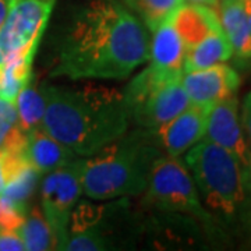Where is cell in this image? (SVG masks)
I'll use <instances>...</instances> for the list:
<instances>
[{"label":"cell","instance_id":"obj_28","mask_svg":"<svg viewBox=\"0 0 251 251\" xmlns=\"http://www.w3.org/2000/svg\"><path fill=\"white\" fill-rule=\"evenodd\" d=\"M250 25H251V16H250Z\"/></svg>","mask_w":251,"mask_h":251},{"label":"cell","instance_id":"obj_21","mask_svg":"<svg viewBox=\"0 0 251 251\" xmlns=\"http://www.w3.org/2000/svg\"><path fill=\"white\" fill-rule=\"evenodd\" d=\"M126 3L138 13L143 23L153 31L184 3V0H126Z\"/></svg>","mask_w":251,"mask_h":251},{"label":"cell","instance_id":"obj_20","mask_svg":"<svg viewBox=\"0 0 251 251\" xmlns=\"http://www.w3.org/2000/svg\"><path fill=\"white\" fill-rule=\"evenodd\" d=\"M17 109L18 126L27 134L31 130L39 128L42 126V119L45 115L46 97L44 87H36L28 84L18 94L14 102Z\"/></svg>","mask_w":251,"mask_h":251},{"label":"cell","instance_id":"obj_24","mask_svg":"<svg viewBox=\"0 0 251 251\" xmlns=\"http://www.w3.org/2000/svg\"><path fill=\"white\" fill-rule=\"evenodd\" d=\"M242 126L251 140V91L244 97L242 103Z\"/></svg>","mask_w":251,"mask_h":251},{"label":"cell","instance_id":"obj_14","mask_svg":"<svg viewBox=\"0 0 251 251\" xmlns=\"http://www.w3.org/2000/svg\"><path fill=\"white\" fill-rule=\"evenodd\" d=\"M25 156L28 163L41 175H46L77 159V155L69 147L46 133L42 127L27 133Z\"/></svg>","mask_w":251,"mask_h":251},{"label":"cell","instance_id":"obj_18","mask_svg":"<svg viewBox=\"0 0 251 251\" xmlns=\"http://www.w3.org/2000/svg\"><path fill=\"white\" fill-rule=\"evenodd\" d=\"M17 232L24 242L25 250H56L53 232L39 206H32L28 209Z\"/></svg>","mask_w":251,"mask_h":251},{"label":"cell","instance_id":"obj_29","mask_svg":"<svg viewBox=\"0 0 251 251\" xmlns=\"http://www.w3.org/2000/svg\"><path fill=\"white\" fill-rule=\"evenodd\" d=\"M50 1H56V0H50Z\"/></svg>","mask_w":251,"mask_h":251},{"label":"cell","instance_id":"obj_7","mask_svg":"<svg viewBox=\"0 0 251 251\" xmlns=\"http://www.w3.org/2000/svg\"><path fill=\"white\" fill-rule=\"evenodd\" d=\"M53 6L50 0H10L0 25V70L20 54L36 52Z\"/></svg>","mask_w":251,"mask_h":251},{"label":"cell","instance_id":"obj_11","mask_svg":"<svg viewBox=\"0 0 251 251\" xmlns=\"http://www.w3.org/2000/svg\"><path fill=\"white\" fill-rule=\"evenodd\" d=\"M204 138L233 153L242 163L243 169L246 168L250 147L244 137V128L239 117V100L236 97L211 106Z\"/></svg>","mask_w":251,"mask_h":251},{"label":"cell","instance_id":"obj_9","mask_svg":"<svg viewBox=\"0 0 251 251\" xmlns=\"http://www.w3.org/2000/svg\"><path fill=\"white\" fill-rule=\"evenodd\" d=\"M181 84L191 103L214 106L215 103L236 97L240 88V75L233 67L221 63L181 75Z\"/></svg>","mask_w":251,"mask_h":251},{"label":"cell","instance_id":"obj_2","mask_svg":"<svg viewBox=\"0 0 251 251\" xmlns=\"http://www.w3.org/2000/svg\"><path fill=\"white\" fill-rule=\"evenodd\" d=\"M42 128L80 156H92L127 133L131 122L123 92L87 85H44Z\"/></svg>","mask_w":251,"mask_h":251},{"label":"cell","instance_id":"obj_4","mask_svg":"<svg viewBox=\"0 0 251 251\" xmlns=\"http://www.w3.org/2000/svg\"><path fill=\"white\" fill-rule=\"evenodd\" d=\"M186 162L206 211L222 219L237 215L247 188L242 163L233 153L204 138L188 150Z\"/></svg>","mask_w":251,"mask_h":251},{"label":"cell","instance_id":"obj_6","mask_svg":"<svg viewBox=\"0 0 251 251\" xmlns=\"http://www.w3.org/2000/svg\"><path fill=\"white\" fill-rule=\"evenodd\" d=\"M144 204L159 212L187 214L205 225L214 222L212 215L201 202L196 183L187 168L171 155H162L153 163L145 188Z\"/></svg>","mask_w":251,"mask_h":251},{"label":"cell","instance_id":"obj_25","mask_svg":"<svg viewBox=\"0 0 251 251\" xmlns=\"http://www.w3.org/2000/svg\"><path fill=\"white\" fill-rule=\"evenodd\" d=\"M244 171V181H246V188L251 190V148L250 153H249V159H247V165L243 169Z\"/></svg>","mask_w":251,"mask_h":251},{"label":"cell","instance_id":"obj_10","mask_svg":"<svg viewBox=\"0 0 251 251\" xmlns=\"http://www.w3.org/2000/svg\"><path fill=\"white\" fill-rule=\"evenodd\" d=\"M209 109L208 106L191 103L179 116L172 119L166 125L151 130L153 140L161 151L165 155L177 158L201 141L205 134Z\"/></svg>","mask_w":251,"mask_h":251},{"label":"cell","instance_id":"obj_8","mask_svg":"<svg viewBox=\"0 0 251 251\" xmlns=\"http://www.w3.org/2000/svg\"><path fill=\"white\" fill-rule=\"evenodd\" d=\"M84 159H74L46 173L41 186V209L53 232L56 250H63L74 206L82 193Z\"/></svg>","mask_w":251,"mask_h":251},{"label":"cell","instance_id":"obj_19","mask_svg":"<svg viewBox=\"0 0 251 251\" xmlns=\"http://www.w3.org/2000/svg\"><path fill=\"white\" fill-rule=\"evenodd\" d=\"M41 176L42 175L28 163L17 176H14L6 184V187L0 193V200L20 214L25 215Z\"/></svg>","mask_w":251,"mask_h":251},{"label":"cell","instance_id":"obj_17","mask_svg":"<svg viewBox=\"0 0 251 251\" xmlns=\"http://www.w3.org/2000/svg\"><path fill=\"white\" fill-rule=\"evenodd\" d=\"M36 52L20 54L0 70V99L14 103L18 94L32 81V63Z\"/></svg>","mask_w":251,"mask_h":251},{"label":"cell","instance_id":"obj_26","mask_svg":"<svg viewBox=\"0 0 251 251\" xmlns=\"http://www.w3.org/2000/svg\"><path fill=\"white\" fill-rule=\"evenodd\" d=\"M10 0H0V25L3 24V21L6 20V16L9 13Z\"/></svg>","mask_w":251,"mask_h":251},{"label":"cell","instance_id":"obj_23","mask_svg":"<svg viewBox=\"0 0 251 251\" xmlns=\"http://www.w3.org/2000/svg\"><path fill=\"white\" fill-rule=\"evenodd\" d=\"M25 250L24 242L17 230L0 227V251H23Z\"/></svg>","mask_w":251,"mask_h":251},{"label":"cell","instance_id":"obj_27","mask_svg":"<svg viewBox=\"0 0 251 251\" xmlns=\"http://www.w3.org/2000/svg\"><path fill=\"white\" fill-rule=\"evenodd\" d=\"M193 4H202V6H208V7H216L219 0H187Z\"/></svg>","mask_w":251,"mask_h":251},{"label":"cell","instance_id":"obj_16","mask_svg":"<svg viewBox=\"0 0 251 251\" xmlns=\"http://www.w3.org/2000/svg\"><path fill=\"white\" fill-rule=\"evenodd\" d=\"M233 57V49L225 35L224 29L214 31L197 45L186 50L183 73L206 69L215 64L227 62Z\"/></svg>","mask_w":251,"mask_h":251},{"label":"cell","instance_id":"obj_1","mask_svg":"<svg viewBox=\"0 0 251 251\" xmlns=\"http://www.w3.org/2000/svg\"><path fill=\"white\" fill-rule=\"evenodd\" d=\"M150 59V36L113 0H92L59 31L50 77L123 80Z\"/></svg>","mask_w":251,"mask_h":251},{"label":"cell","instance_id":"obj_12","mask_svg":"<svg viewBox=\"0 0 251 251\" xmlns=\"http://www.w3.org/2000/svg\"><path fill=\"white\" fill-rule=\"evenodd\" d=\"M219 21L240 66L251 64V0H221Z\"/></svg>","mask_w":251,"mask_h":251},{"label":"cell","instance_id":"obj_5","mask_svg":"<svg viewBox=\"0 0 251 251\" xmlns=\"http://www.w3.org/2000/svg\"><path fill=\"white\" fill-rule=\"evenodd\" d=\"M131 120L141 128L166 125L191 105L181 77L165 75L150 64L123 91Z\"/></svg>","mask_w":251,"mask_h":251},{"label":"cell","instance_id":"obj_3","mask_svg":"<svg viewBox=\"0 0 251 251\" xmlns=\"http://www.w3.org/2000/svg\"><path fill=\"white\" fill-rule=\"evenodd\" d=\"M162 155L151 130L125 134L91 159H84L82 193L97 201L141 194L148 186L153 163Z\"/></svg>","mask_w":251,"mask_h":251},{"label":"cell","instance_id":"obj_22","mask_svg":"<svg viewBox=\"0 0 251 251\" xmlns=\"http://www.w3.org/2000/svg\"><path fill=\"white\" fill-rule=\"evenodd\" d=\"M18 127L16 105L0 99V147L7 141L11 133Z\"/></svg>","mask_w":251,"mask_h":251},{"label":"cell","instance_id":"obj_13","mask_svg":"<svg viewBox=\"0 0 251 251\" xmlns=\"http://www.w3.org/2000/svg\"><path fill=\"white\" fill-rule=\"evenodd\" d=\"M152 32V41L150 42L151 66L165 75L181 77L187 48L173 27L171 18L163 21Z\"/></svg>","mask_w":251,"mask_h":251},{"label":"cell","instance_id":"obj_15","mask_svg":"<svg viewBox=\"0 0 251 251\" xmlns=\"http://www.w3.org/2000/svg\"><path fill=\"white\" fill-rule=\"evenodd\" d=\"M171 21L187 49L197 45L211 32L222 29L218 11L202 4H181L172 14Z\"/></svg>","mask_w":251,"mask_h":251}]
</instances>
